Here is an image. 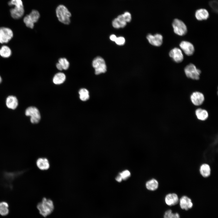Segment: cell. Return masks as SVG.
Instances as JSON below:
<instances>
[{
    "label": "cell",
    "mask_w": 218,
    "mask_h": 218,
    "mask_svg": "<svg viewBox=\"0 0 218 218\" xmlns=\"http://www.w3.org/2000/svg\"><path fill=\"white\" fill-rule=\"evenodd\" d=\"M37 207L40 214L44 217L50 214L54 208L53 201L45 197H44L41 202L38 204Z\"/></svg>",
    "instance_id": "cell-1"
},
{
    "label": "cell",
    "mask_w": 218,
    "mask_h": 218,
    "mask_svg": "<svg viewBox=\"0 0 218 218\" xmlns=\"http://www.w3.org/2000/svg\"><path fill=\"white\" fill-rule=\"evenodd\" d=\"M56 16L61 22L65 25L70 23V17L71 14L67 8L64 5H60L56 9Z\"/></svg>",
    "instance_id": "cell-2"
},
{
    "label": "cell",
    "mask_w": 218,
    "mask_h": 218,
    "mask_svg": "<svg viewBox=\"0 0 218 218\" xmlns=\"http://www.w3.org/2000/svg\"><path fill=\"white\" fill-rule=\"evenodd\" d=\"M92 65L94 69L96 74L104 73L107 71V66L105 61L101 57L98 56L95 58L92 61Z\"/></svg>",
    "instance_id": "cell-3"
},
{
    "label": "cell",
    "mask_w": 218,
    "mask_h": 218,
    "mask_svg": "<svg viewBox=\"0 0 218 218\" xmlns=\"http://www.w3.org/2000/svg\"><path fill=\"white\" fill-rule=\"evenodd\" d=\"M184 72L186 76L193 80H198L200 78L201 71L197 68L193 64L187 65L184 68Z\"/></svg>",
    "instance_id": "cell-4"
},
{
    "label": "cell",
    "mask_w": 218,
    "mask_h": 218,
    "mask_svg": "<svg viewBox=\"0 0 218 218\" xmlns=\"http://www.w3.org/2000/svg\"><path fill=\"white\" fill-rule=\"evenodd\" d=\"M25 114L27 116L30 117L31 122L32 124H37L41 119V115L39 110L36 107L30 106L25 110Z\"/></svg>",
    "instance_id": "cell-5"
},
{
    "label": "cell",
    "mask_w": 218,
    "mask_h": 218,
    "mask_svg": "<svg viewBox=\"0 0 218 218\" xmlns=\"http://www.w3.org/2000/svg\"><path fill=\"white\" fill-rule=\"evenodd\" d=\"M172 25L174 32L176 34L180 36H183L187 33V26L181 20L175 19L173 21Z\"/></svg>",
    "instance_id": "cell-6"
},
{
    "label": "cell",
    "mask_w": 218,
    "mask_h": 218,
    "mask_svg": "<svg viewBox=\"0 0 218 218\" xmlns=\"http://www.w3.org/2000/svg\"><path fill=\"white\" fill-rule=\"evenodd\" d=\"M13 36L12 31L6 27L0 28V43H7L10 41Z\"/></svg>",
    "instance_id": "cell-7"
},
{
    "label": "cell",
    "mask_w": 218,
    "mask_h": 218,
    "mask_svg": "<svg viewBox=\"0 0 218 218\" xmlns=\"http://www.w3.org/2000/svg\"><path fill=\"white\" fill-rule=\"evenodd\" d=\"M190 99L192 104L196 106L201 105L204 101L205 97L203 94L199 91L192 93L190 96Z\"/></svg>",
    "instance_id": "cell-8"
},
{
    "label": "cell",
    "mask_w": 218,
    "mask_h": 218,
    "mask_svg": "<svg viewBox=\"0 0 218 218\" xmlns=\"http://www.w3.org/2000/svg\"><path fill=\"white\" fill-rule=\"evenodd\" d=\"M169 56L176 62L179 63L183 60V56L182 51L178 48H175L170 51Z\"/></svg>",
    "instance_id": "cell-9"
},
{
    "label": "cell",
    "mask_w": 218,
    "mask_h": 218,
    "mask_svg": "<svg viewBox=\"0 0 218 218\" xmlns=\"http://www.w3.org/2000/svg\"><path fill=\"white\" fill-rule=\"evenodd\" d=\"M147 38L149 43L154 46H160L163 43V36L160 34H157L154 35L148 34Z\"/></svg>",
    "instance_id": "cell-10"
},
{
    "label": "cell",
    "mask_w": 218,
    "mask_h": 218,
    "mask_svg": "<svg viewBox=\"0 0 218 218\" xmlns=\"http://www.w3.org/2000/svg\"><path fill=\"white\" fill-rule=\"evenodd\" d=\"M180 46L185 54L188 56L192 55L194 52V47L191 43L189 41H181L180 44Z\"/></svg>",
    "instance_id": "cell-11"
},
{
    "label": "cell",
    "mask_w": 218,
    "mask_h": 218,
    "mask_svg": "<svg viewBox=\"0 0 218 218\" xmlns=\"http://www.w3.org/2000/svg\"><path fill=\"white\" fill-rule=\"evenodd\" d=\"M179 202L180 208L186 210L191 208L193 206L191 200L186 196L182 197L179 200Z\"/></svg>",
    "instance_id": "cell-12"
},
{
    "label": "cell",
    "mask_w": 218,
    "mask_h": 218,
    "mask_svg": "<svg viewBox=\"0 0 218 218\" xmlns=\"http://www.w3.org/2000/svg\"><path fill=\"white\" fill-rule=\"evenodd\" d=\"M11 16L14 19H18L21 18L24 15L25 9L24 7H14L10 10Z\"/></svg>",
    "instance_id": "cell-13"
},
{
    "label": "cell",
    "mask_w": 218,
    "mask_h": 218,
    "mask_svg": "<svg viewBox=\"0 0 218 218\" xmlns=\"http://www.w3.org/2000/svg\"><path fill=\"white\" fill-rule=\"evenodd\" d=\"M37 167L41 170H48L50 167V164L48 159L46 157L38 158L36 161Z\"/></svg>",
    "instance_id": "cell-14"
},
{
    "label": "cell",
    "mask_w": 218,
    "mask_h": 218,
    "mask_svg": "<svg viewBox=\"0 0 218 218\" xmlns=\"http://www.w3.org/2000/svg\"><path fill=\"white\" fill-rule=\"evenodd\" d=\"M179 200L177 195L174 193L168 194L165 198L166 203L170 206L177 204L179 202Z\"/></svg>",
    "instance_id": "cell-15"
},
{
    "label": "cell",
    "mask_w": 218,
    "mask_h": 218,
    "mask_svg": "<svg viewBox=\"0 0 218 218\" xmlns=\"http://www.w3.org/2000/svg\"><path fill=\"white\" fill-rule=\"evenodd\" d=\"M5 103L7 107L12 110L16 109L18 104V101L16 97L12 95H9L7 97Z\"/></svg>",
    "instance_id": "cell-16"
},
{
    "label": "cell",
    "mask_w": 218,
    "mask_h": 218,
    "mask_svg": "<svg viewBox=\"0 0 218 218\" xmlns=\"http://www.w3.org/2000/svg\"><path fill=\"white\" fill-rule=\"evenodd\" d=\"M195 17L199 21L205 20L209 17V13L207 10L204 8H200L195 12Z\"/></svg>",
    "instance_id": "cell-17"
},
{
    "label": "cell",
    "mask_w": 218,
    "mask_h": 218,
    "mask_svg": "<svg viewBox=\"0 0 218 218\" xmlns=\"http://www.w3.org/2000/svg\"><path fill=\"white\" fill-rule=\"evenodd\" d=\"M127 22L124 19L122 15L118 16L117 18L113 20L112 22L113 27L116 28H123L125 26Z\"/></svg>",
    "instance_id": "cell-18"
},
{
    "label": "cell",
    "mask_w": 218,
    "mask_h": 218,
    "mask_svg": "<svg viewBox=\"0 0 218 218\" xmlns=\"http://www.w3.org/2000/svg\"><path fill=\"white\" fill-rule=\"evenodd\" d=\"M195 114L197 118L200 121H204L207 119L209 114L205 109L198 108L196 110Z\"/></svg>",
    "instance_id": "cell-19"
},
{
    "label": "cell",
    "mask_w": 218,
    "mask_h": 218,
    "mask_svg": "<svg viewBox=\"0 0 218 218\" xmlns=\"http://www.w3.org/2000/svg\"><path fill=\"white\" fill-rule=\"evenodd\" d=\"M66 79V76L62 72H58L54 76L53 81L56 84H59L63 83Z\"/></svg>",
    "instance_id": "cell-20"
},
{
    "label": "cell",
    "mask_w": 218,
    "mask_h": 218,
    "mask_svg": "<svg viewBox=\"0 0 218 218\" xmlns=\"http://www.w3.org/2000/svg\"><path fill=\"white\" fill-rule=\"evenodd\" d=\"M200 171L201 174L203 177H207L210 174L211 169L208 164H204L200 167Z\"/></svg>",
    "instance_id": "cell-21"
},
{
    "label": "cell",
    "mask_w": 218,
    "mask_h": 218,
    "mask_svg": "<svg viewBox=\"0 0 218 218\" xmlns=\"http://www.w3.org/2000/svg\"><path fill=\"white\" fill-rule=\"evenodd\" d=\"M12 51L10 48L8 46L4 45L0 48V55L5 58L9 57L12 55Z\"/></svg>",
    "instance_id": "cell-22"
},
{
    "label": "cell",
    "mask_w": 218,
    "mask_h": 218,
    "mask_svg": "<svg viewBox=\"0 0 218 218\" xmlns=\"http://www.w3.org/2000/svg\"><path fill=\"white\" fill-rule=\"evenodd\" d=\"M147 188L150 191H154L157 190L158 187V183L155 179H153L148 181L146 183Z\"/></svg>",
    "instance_id": "cell-23"
},
{
    "label": "cell",
    "mask_w": 218,
    "mask_h": 218,
    "mask_svg": "<svg viewBox=\"0 0 218 218\" xmlns=\"http://www.w3.org/2000/svg\"><path fill=\"white\" fill-rule=\"evenodd\" d=\"M9 205L8 203L5 201L0 202V215L2 216L7 215L9 213Z\"/></svg>",
    "instance_id": "cell-24"
},
{
    "label": "cell",
    "mask_w": 218,
    "mask_h": 218,
    "mask_svg": "<svg viewBox=\"0 0 218 218\" xmlns=\"http://www.w3.org/2000/svg\"><path fill=\"white\" fill-rule=\"evenodd\" d=\"M28 15L30 19L34 24L38 21L40 17L39 12L36 10H32Z\"/></svg>",
    "instance_id": "cell-25"
},
{
    "label": "cell",
    "mask_w": 218,
    "mask_h": 218,
    "mask_svg": "<svg viewBox=\"0 0 218 218\" xmlns=\"http://www.w3.org/2000/svg\"><path fill=\"white\" fill-rule=\"evenodd\" d=\"M79 94L80 98L82 101H86L89 98V91L85 88L81 89L79 91Z\"/></svg>",
    "instance_id": "cell-26"
},
{
    "label": "cell",
    "mask_w": 218,
    "mask_h": 218,
    "mask_svg": "<svg viewBox=\"0 0 218 218\" xmlns=\"http://www.w3.org/2000/svg\"><path fill=\"white\" fill-rule=\"evenodd\" d=\"M164 218H180L179 214L177 213H173L171 210H168L164 213Z\"/></svg>",
    "instance_id": "cell-27"
},
{
    "label": "cell",
    "mask_w": 218,
    "mask_h": 218,
    "mask_svg": "<svg viewBox=\"0 0 218 218\" xmlns=\"http://www.w3.org/2000/svg\"><path fill=\"white\" fill-rule=\"evenodd\" d=\"M58 63L61 67L62 69L67 70L69 66V63L67 59L65 58H61L58 61Z\"/></svg>",
    "instance_id": "cell-28"
},
{
    "label": "cell",
    "mask_w": 218,
    "mask_h": 218,
    "mask_svg": "<svg viewBox=\"0 0 218 218\" xmlns=\"http://www.w3.org/2000/svg\"><path fill=\"white\" fill-rule=\"evenodd\" d=\"M23 21L27 27L30 28H34L35 24L30 19L28 15H27L24 17Z\"/></svg>",
    "instance_id": "cell-29"
},
{
    "label": "cell",
    "mask_w": 218,
    "mask_h": 218,
    "mask_svg": "<svg viewBox=\"0 0 218 218\" xmlns=\"http://www.w3.org/2000/svg\"><path fill=\"white\" fill-rule=\"evenodd\" d=\"M8 4L9 6L17 7H24L22 0H10L8 2Z\"/></svg>",
    "instance_id": "cell-30"
},
{
    "label": "cell",
    "mask_w": 218,
    "mask_h": 218,
    "mask_svg": "<svg viewBox=\"0 0 218 218\" xmlns=\"http://www.w3.org/2000/svg\"><path fill=\"white\" fill-rule=\"evenodd\" d=\"M119 173L121 175L122 180H123L127 179L130 176V171L127 170H124Z\"/></svg>",
    "instance_id": "cell-31"
},
{
    "label": "cell",
    "mask_w": 218,
    "mask_h": 218,
    "mask_svg": "<svg viewBox=\"0 0 218 218\" xmlns=\"http://www.w3.org/2000/svg\"><path fill=\"white\" fill-rule=\"evenodd\" d=\"M122 15L126 22H130L131 19V16L130 12H126Z\"/></svg>",
    "instance_id": "cell-32"
},
{
    "label": "cell",
    "mask_w": 218,
    "mask_h": 218,
    "mask_svg": "<svg viewBox=\"0 0 218 218\" xmlns=\"http://www.w3.org/2000/svg\"><path fill=\"white\" fill-rule=\"evenodd\" d=\"M209 5L212 9L215 12H217V2L215 0L211 1L209 3Z\"/></svg>",
    "instance_id": "cell-33"
},
{
    "label": "cell",
    "mask_w": 218,
    "mask_h": 218,
    "mask_svg": "<svg viewBox=\"0 0 218 218\" xmlns=\"http://www.w3.org/2000/svg\"><path fill=\"white\" fill-rule=\"evenodd\" d=\"M116 43L120 45H123L125 43V39L123 37H117L114 41Z\"/></svg>",
    "instance_id": "cell-34"
},
{
    "label": "cell",
    "mask_w": 218,
    "mask_h": 218,
    "mask_svg": "<svg viewBox=\"0 0 218 218\" xmlns=\"http://www.w3.org/2000/svg\"><path fill=\"white\" fill-rule=\"evenodd\" d=\"M115 179L118 182H121V181L122 179L120 173L118 176H117L115 178Z\"/></svg>",
    "instance_id": "cell-35"
},
{
    "label": "cell",
    "mask_w": 218,
    "mask_h": 218,
    "mask_svg": "<svg viewBox=\"0 0 218 218\" xmlns=\"http://www.w3.org/2000/svg\"><path fill=\"white\" fill-rule=\"evenodd\" d=\"M117 37L114 35L113 34L111 35L110 37V38L111 40L112 41H115L116 39L117 38Z\"/></svg>",
    "instance_id": "cell-36"
},
{
    "label": "cell",
    "mask_w": 218,
    "mask_h": 218,
    "mask_svg": "<svg viewBox=\"0 0 218 218\" xmlns=\"http://www.w3.org/2000/svg\"><path fill=\"white\" fill-rule=\"evenodd\" d=\"M56 67L59 70L61 71L63 70L61 67L58 62L56 64Z\"/></svg>",
    "instance_id": "cell-37"
},
{
    "label": "cell",
    "mask_w": 218,
    "mask_h": 218,
    "mask_svg": "<svg viewBox=\"0 0 218 218\" xmlns=\"http://www.w3.org/2000/svg\"><path fill=\"white\" fill-rule=\"evenodd\" d=\"M2 78L0 75V83H1V82L2 81Z\"/></svg>",
    "instance_id": "cell-38"
}]
</instances>
